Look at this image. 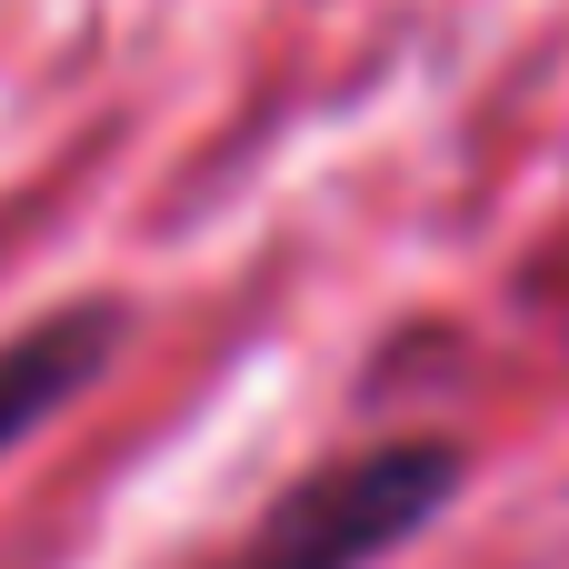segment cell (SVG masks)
I'll return each instance as SVG.
<instances>
[{
    "label": "cell",
    "instance_id": "cell-1",
    "mask_svg": "<svg viewBox=\"0 0 569 569\" xmlns=\"http://www.w3.org/2000/svg\"><path fill=\"white\" fill-rule=\"evenodd\" d=\"M460 480H470V450L440 440V430L330 450L320 470H300L240 530V550H220L210 569H380V560H400L420 530H440Z\"/></svg>",
    "mask_w": 569,
    "mask_h": 569
},
{
    "label": "cell",
    "instance_id": "cell-2",
    "mask_svg": "<svg viewBox=\"0 0 569 569\" xmlns=\"http://www.w3.org/2000/svg\"><path fill=\"white\" fill-rule=\"evenodd\" d=\"M120 340H130V310L120 300H70V310H40L30 330H10L0 340V460L30 430H50L120 360Z\"/></svg>",
    "mask_w": 569,
    "mask_h": 569
}]
</instances>
